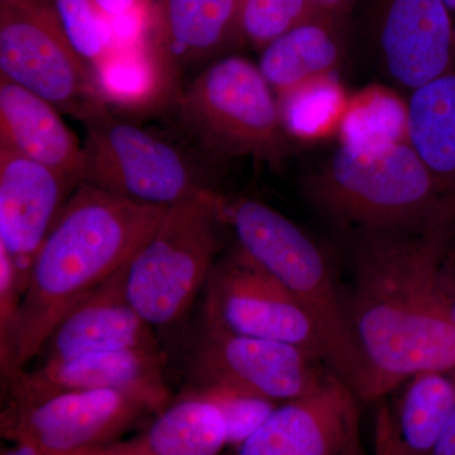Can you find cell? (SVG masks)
Segmentation results:
<instances>
[{
  "label": "cell",
  "mask_w": 455,
  "mask_h": 455,
  "mask_svg": "<svg viewBox=\"0 0 455 455\" xmlns=\"http://www.w3.org/2000/svg\"><path fill=\"white\" fill-rule=\"evenodd\" d=\"M454 227L449 220L410 232H358L347 307L366 362L363 403L415 373L455 372V324L440 283Z\"/></svg>",
  "instance_id": "obj_1"
},
{
  "label": "cell",
  "mask_w": 455,
  "mask_h": 455,
  "mask_svg": "<svg viewBox=\"0 0 455 455\" xmlns=\"http://www.w3.org/2000/svg\"><path fill=\"white\" fill-rule=\"evenodd\" d=\"M169 208L77 187L33 259L14 335L18 379L62 317L133 257Z\"/></svg>",
  "instance_id": "obj_2"
},
{
  "label": "cell",
  "mask_w": 455,
  "mask_h": 455,
  "mask_svg": "<svg viewBox=\"0 0 455 455\" xmlns=\"http://www.w3.org/2000/svg\"><path fill=\"white\" fill-rule=\"evenodd\" d=\"M307 193L320 211L358 232H410L455 220V206L409 143L340 146Z\"/></svg>",
  "instance_id": "obj_3"
},
{
  "label": "cell",
  "mask_w": 455,
  "mask_h": 455,
  "mask_svg": "<svg viewBox=\"0 0 455 455\" xmlns=\"http://www.w3.org/2000/svg\"><path fill=\"white\" fill-rule=\"evenodd\" d=\"M238 247L276 278L315 323L328 363L359 398L367 368L333 274L315 242L292 220L265 203L236 199L224 205Z\"/></svg>",
  "instance_id": "obj_4"
},
{
  "label": "cell",
  "mask_w": 455,
  "mask_h": 455,
  "mask_svg": "<svg viewBox=\"0 0 455 455\" xmlns=\"http://www.w3.org/2000/svg\"><path fill=\"white\" fill-rule=\"evenodd\" d=\"M226 203L211 190L170 206L125 267V292L154 328L178 324L220 251Z\"/></svg>",
  "instance_id": "obj_5"
},
{
  "label": "cell",
  "mask_w": 455,
  "mask_h": 455,
  "mask_svg": "<svg viewBox=\"0 0 455 455\" xmlns=\"http://www.w3.org/2000/svg\"><path fill=\"white\" fill-rule=\"evenodd\" d=\"M178 107L182 123L215 154L268 161L283 154L286 132L276 94L244 57L212 62L180 95Z\"/></svg>",
  "instance_id": "obj_6"
},
{
  "label": "cell",
  "mask_w": 455,
  "mask_h": 455,
  "mask_svg": "<svg viewBox=\"0 0 455 455\" xmlns=\"http://www.w3.org/2000/svg\"><path fill=\"white\" fill-rule=\"evenodd\" d=\"M83 182L149 206L175 205L208 190L178 147L109 108L83 123Z\"/></svg>",
  "instance_id": "obj_7"
},
{
  "label": "cell",
  "mask_w": 455,
  "mask_h": 455,
  "mask_svg": "<svg viewBox=\"0 0 455 455\" xmlns=\"http://www.w3.org/2000/svg\"><path fill=\"white\" fill-rule=\"evenodd\" d=\"M0 76L82 123L108 108L94 74L68 44L50 2L0 12Z\"/></svg>",
  "instance_id": "obj_8"
},
{
  "label": "cell",
  "mask_w": 455,
  "mask_h": 455,
  "mask_svg": "<svg viewBox=\"0 0 455 455\" xmlns=\"http://www.w3.org/2000/svg\"><path fill=\"white\" fill-rule=\"evenodd\" d=\"M169 397L146 392H62L29 403H9L2 412V435L29 442L46 454H71L107 447L143 416L163 411Z\"/></svg>",
  "instance_id": "obj_9"
},
{
  "label": "cell",
  "mask_w": 455,
  "mask_h": 455,
  "mask_svg": "<svg viewBox=\"0 0 455 455\" xmlns=\"http://www.w3.org/2000/svg\"><path fill=\"white\" fill-rule=\"evenodd\" d=\"M205 289L206 324L291 344L328 363L324 341L309 313L241 248L214 263Z\"/></svg>",
  "instance_id": "obj_10"
},
{
  "label": "cell",
  "mask_w": 455,
  "mask_h": 455,
  "mask_svg": "<svg viewBox=\"0 0 455 455\" xmlns=\"http://www.w3.org/2000/svg\"><path fill=\"white\" fill-rule=\"evenodd\" d=\"M194 367L202 382L232 386L277 403L313 390L331 371L325 359L299 347L229 333L206 323Z\"/></svg>",
  "instance_id": "obj_11"
},
{
  "label": "cell",
  "mask_w": 455,
  "mask_h": 455,
  "mask_svg": "<svg viewBox=\"0 0 455 455\" xmlns=\"http://www.w3.org/2000/svg\"><path fill=\"white\" fill-rule=\"evenodd\" d=\"M361 403L331 370L315 388L278 405L236 455H367Z\"/></svg>",
  "instance_id": "obj_12"
},
{
  "label": "cell",
  "mask_w": 455,
  "mask_h": 455,
  "mask_svg": "<svg viewBox=\"0 0 455 455\" xmlns=\"http://www.w3.org/2000/svg\"><path fill=\"white\" fill-rule=\"evenodd\" d=\"M80 182L0 148V248L25 293L33 259Z\"/></svg>",
  "instance_id": "obj_13"
},
{
  "label": "cell",
  "mask_w": 455,
  "mask_h": 455,
  "mask_svg": "<svg viewBox=\"0 0 455 455\" xmlns=\"http://www.w3.org/2000/svg\"><path fill=\"white\" fill-rule=\"evenodd\" d=\"M377 44L383 68L415 90L455 70V35L443 0H379Z\"/></svg>",
  "instance_id": "obj_14"
},
{
  "label": "cell",
  "mask_w": 455,
  "mask_h": 455,
  "mask_svg": "<svg viewBox=\"0 0 455 455\" xmlns=\"http://www.w3.org/2000/svg\"><path fill=\"white\" fill-rule=\"evenodd\" d=\"M166 355L158 349L107 350L46 359L12 383L14 403H29L62 392L123 390L169 397L164 382Z\"/></svg>",
  "instance_id": "obj_15"
},
{
  "label": "cell",
  "mask_w": 455,
  "mask_h": 455,
  "mask_svg": "<svg viewBox=\"0 0 455 455\" xmlns=\"http://www.w3.org/2000/svg\"><path fill=\"white\" fill-rule=\"evenodd\" d=\"M127 263L62 317L41 350L44 361L107 350L160 348L154 326L128 300Z\"/></svg>",
  "instance_id": "obj_16"
},
{
  "label": "cell",
  "mask_w": 455,
  "mask_h": 455,
  "mask_svg": "<svg viewBox=\"0 0 455 455\" xmlns=\"http://www.w3.org/2000/svg\"><path fill=\"white\" fill-rule=\"evenodd\" d=\"M0 148L83 182L84 148L59 110L0 76Z\"/></svg>",
  "instance_id": "obj_17"
},
{
  "label": "cell",
  "mask_w": 455,
  "mask_h": 455,
  "mask_svg": "<svg viewBox=\"0 0 455 455\" xmlns=\"http://www.w3.org/2000/svg\"><path fill=\"white\" fill-rule=\"evenodd\" d=\"M239 16L241 0H157L148 41L176 70L239 38Z\"/></svg>",
  "instance_id": "obj_18"
},
{
  "label": "cell",
  "mask_w": 455,
  "mask_h": 455,
  "mask_svg": "<svg viewBox=\"0 0 455 455\" xmlns=\"http://www.w3.org/2000/svg\"><path fill=\"white\" fill-rule=\"evenodd\" d=\"M344 51L339 20L320 14L260 50L259 68L278 99L311 80L337 74Z\"/></svg>",
  "instance_id": "obj_19"
},
{
  "label": "cell",
  "mask_w": 455,
  "mask_h": 455,
  "mask_svg": "<svg viewBox=\"0 0 455 455\" xmlns=\"http://www.w3.org/2000/svg\"><path fill=\"white\" fill-rule=\"evenodd\" d=\"M407 103L409 145L455 206V70L412 90Z\"/></svg>",
  "instance_id": "obj_20"
},
{
  "label": "cell",
  "mask_w": 455,
  "mask_h": 455,
  "mask_svg": "<svg viewBox=\"0 0 455 455\" xmlns=\"http://www.w3.org/2000/svg\"><path fill=\"white\" fill-rule=\"evenodd\" d=\"M116 444L133 455H220L228 445L226 421L211 401L187 394L136 438Z\"/></svg>",
  "instance_id": "obj_21"
},
{
  "label": "cell",
  "mask_w": 455,
  "mask_h": 455,
  "mask_svg": "<svg viewBox=\"0 0 455 455\" xmlns=\"http://www.w3.org/2000/svg\"><path fill=\"white\" fill-rule=\"evenodd\" d=\"M392 410L410 455H430L455 411V372L424 371L406 379Z\"/></svg>",
  "instance_id": "obj_22"
},
{
  "label": "cell",
  "mask_w": 455,
  "mask_h": 455,
  "mask_svg": "<svg viewBox=\"0 0 455 455\" xmlns=\"http://www.w3.org/2000/svg\"><path fill=\"white\" fill-rule=\"evenodd\" d=\"M173 71L151 42L140 40L116 44L94 75L107 104L140 109L156 103L166 92Z\"/></svg>",
  "instance_id": "obj_23"
},
{
  "label": "cell",
  "mask_w": 455,
  "mask_h": 455,
  "mask_svg": "<svg viewBox=\"0 0 455 455\" xmlns=\"http://www.w3.org/2000/svg\"><path fill=\"white\" fill-rule=\"evenodd\" d=\"M337 134L347 148L409 143V103L387 86L368 85L349 95Z\"/></svg>",
  "instance_id": "obj_24"
},
{
  "label": "cell",
  "mask_w": 455,
  "mask_h": 455,
  "mask_svg": "<svg viewBox=\"0 0 455 455\" xmlns=\"http://www.w3.org/2000/svg\"><path fill=\"white\" fill-rule=\"evenodd\" d=\"M349 95L337 74L319 77L278 98L284 132L302 142L337 133Z\"/></svg>",
  "instance_id": "obj_25"
},
{
  "label": "cell",
  "mask_w": 455,
  "mask_h": 455,
  "mask_svg": "<svg viewBox=\"0 0 455 455\" xmlns=\"http://www.w3.org/2000/svg\"><path fill=\"white\" fill-rule=\"evenodd\" d=\"M50 3L68 44L95 74L116 47L112 20L95 0H50Z\"/></svg>",
  "instance_id": "obj_26"
},
{
  "label": "cell",
  "mask_w": 455,
  "mask_h": 455,
  "mask_svg": "<svg viewBox=\"0 0 455 455\" xmlns=\"http://www.w3.org/2000/svg\"><path fill=\"white\" fill-rule=\"evenodd\" d=\"M320 14L309 0H241L239 38L260 51Z\"/></svg>",
  "instance_id": "obj_27"
},
{
  "label": "cell",
  "mask_w": 455,
  "mask_h": 455,
  "mask_svg": "<svg viewBox=\"0 0 455 455\" xmlns=\"http://www.w3.org/2000/svg\"><path fill=\"white\" fill-rule=\"evenodd\" d=\"M188 394L211 401L220 409L226 421L228 445L236 448L256 433L278 406L269 398L220 383L202 382Z\"/></svg>",
  "instance_id": "obj_28"
},
{
  "label": "cell",
  "mask_w": 455,
  "mask_h": 455,
  "mask_svg": "<svg viewBox=\"0 0 455 455\" xmlns=\"http://www.w3.org/2000/svg\"><path fill=\"white\" fill-rule=\"evenodd\" d=\"M372 455H410L398 436L391 407L383 401L374 414Z\"/></svg>",
  "instance_id": "obj_29"
},
{
  "label": "cell",
  "mask_w": 455,
  "mask_h": 455,
  "mask_svg": "<svg viewBox=\"0 0 455 455\" xmlns=\"http://www.w3.org/2000/svg\"><path fill=\"white\" fill-rule=\"evenodd\" d=\"M95 3L112 22H116L142 17L151 0H95Z\"/></svg>",
  "instance_id": "obj_30"
},
{
  "label": "cell",
  "mask_w": 455,
  "mask_h": 455,
  "mask_svg": "<svg viewBox=\"0 0 455 455\" xmlns=\"http://www.w3.org/2000/svg\"><path fill=\"white\" fill-rule=\"evenodd\" d=\"M309 2L320 13L340 20L352 9L355 0H309Z\"/></svg>",
  "instance_id": "obj_31"
},
{
  "label": "cell",
  "mask_w": 455,
  "mask_h": 455,
  "mask_svg": "<svg viewBox=\"0 0 455 455\" xmlns=\"http://www.w3.org/2000/svg\"><path fill=\"white\" fill-rule=\"evenodd\" d=\"M430 455H455V411Z\"/></svg>",
  "instance_id": "obj_32"
},
{
  "label": "cell",
  "mask_w": 455,
  "mask_h": 455,
  "mask_svg": "<svg viewBox=\"0 0 455 455\" xmlns=\"http://www.w3.org/2000/svg\"><path fill=\"white\" fill-rule=\"evenodd\" d=\"M2 455H49L29 442H13L12 447L3 449Z\"/></svg>",
  "instance_id": "obj_33"
},
{
  "label": "cell",
  "mask_w": 455,
  "mask_h": 455,
  "mask_svg": "<svg viewBox=\"0 0 455 455\" xmlns=\"http://www.w3.org/2000/svg\"><path fill=\"white\" fill-rule=\"evenodd\" d=\"M49 2L50 0H0V12L25 11Z\"/></svg>",
  "instance_id": "obj_34"
},
{
  "label": "cell",
  "mask_w": 455,
  "mask_h": 455,
  "mask_svg": "<svg viewBox=\"0 0 455 455\" xmlns=\"http://www.w3.org/2000/svg\"><path fill=\"white\" fill-rule=\"evenodd\" d=\"M50 455V454H49ZM53 455H133L128 451H123L118 445L114 444L107 445V447L92 449V451H77V453L71 454H53Z\"/></svg>",
  "instance_id": "obj_35"
},
{
  "label": "cell",
  "mask_w": 455,
  "mask_h": 455,
  "mask_svg": "<svg viewBox=\"0 0 455 455\" xmlns=\"http://www.w3.org/2000/svg\"><path fill=\"white\" fill-rule=\"evenodd\" d=\"M443 268L447 272L449 276L455 280V254L451 251V245L449 247L447 254H445L444 260H443Z\"/></svg>",
  "instance_id": "obj_36"
},
{
  "label": "cell",
  "mask_w": 455,
  "mask_h": 455,
  "mask_svg": "<svg viewBox=\"0 0 455 455\" xmlns=\"http://www.w3.org/2000/svg\"><path fill=\"white\" fill-rule=\"evenodd\" d=\"M445 8H447L449 17H451V25H453L454 35H455V0H443Z\"/></svg>",
  "instance_id": "obj_37"
}]
</instances>
